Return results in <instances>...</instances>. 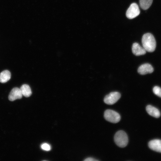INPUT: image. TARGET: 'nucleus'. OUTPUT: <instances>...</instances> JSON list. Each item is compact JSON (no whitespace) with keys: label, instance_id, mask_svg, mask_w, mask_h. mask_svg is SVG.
Masks as SVG:
<instances>
[{"label":"nucleus","instance_id":"7ed1b4c3","mask_svg":"<svg viewBox=\"0 0 161 161\" xmlns=\"http://www.w3.org/2000/svg\"><path fill=\"white\" fill-rule=\"evenodd\" d=\"M104 117L107 121L113 123L118 122L120 119V114L117 112L111 109H107L105 111Z\"/></svg>","mask_w":161,"mask_h":161},{"label":"nucleus","instance_id":"39448f33","mask_svg":"<svg viewBox=\"0 0 161 161\" xmlns=\"http://www.w3.org/2000/svg\"><path fill=\"white\" fill-rule=\"evenodd\" d=\"M120 97V93L117 92H112L105 96L104 101L106 104H113L119 100Z\"/></svg>","mask_w":161,"mask_h":161},{"label":"nucleus","instance_id":"423d86ee","mask_svg":"<svg viewBox=\"0 0 161 161\" xmlns=\"http://www.w3.org/2000/svg\"><path fill=\"white\" fill-rule=\"evenodd\" d=\"M154 70L151 64L146 63L140 66L138 69L137 72L140 74L144 75L151 73Z\"/></svg>","mask_w":161,"mask_h":161},{"label":"nucleus","instance_id":"ddd939ff","mask_svg":"<svg viewBox=\"0 0 161 161\" xmlns=\"http://www.w3.org/2000/svg\"><path fill=\"white\" fill-rule=\"evenodd\" d=\"M153 0H140V5L143 10L148 9L151 5Z\"/></svg>","mask_w":161,"mask_h":161},{"label":"nucleus","instance_id":"9b49d317","mask_svg":"<svg viewBox=\"0 0 161 161\" xmlns=\"http://www.w3.org/2000/svg\"><path fill=\"white\" fill-rule=\"evenodd\" d=\"M11 73L7 70H4L0 74V82L5 83L8 81L11 78Z\"/></svg>","mask_w":161,"mask_h":161},{"label":"nucleus","instance_id":"4468645a","mask_svg":"<svg viewBox=\"0 0 161 161\" xmlns=\"http://www.w3.org/2000/svg\"><path fill=\"white\" fill-rule=\"evenodd\" d=\"M153 92L154 94L161 97V88L158 86H155L153 88Z\"/></svg>","mask_w":161,"mask_h":161},{"label":"nucleus","instance_id":"1a4fd4ad","mask_svg":"<svg viewBox=\"0 0 161 161\" xmlns=\"http://www.w3.org/2000/svg\"><path fill=\"white\" fill-rule=\"evenodd\" d=\"M148 146L151 149L161 153V140L155 139L149 141Z\"/></svg>","mask_w":161,"mask_h":161},{"label":"nucleus","instance_id":"0eeeda50","mask_svg":"<svg viewBox=\"0 0 161 161\" xmlns=\"http://www.w3.org/2000/svg\"><path fill=\"white\" fill-rule=\"evenodd\" d=\"M22 95L20 89L15 87L12 89L9 96V100L11 101H13L17 99L22 98Z\"/></svg>","mask_w":161,"mask_h":161},{"label":"nucleus","instance_id":"f03ea898","mask_svg":"<svg viewBox=\"0 0 161 161\" xmlns=\"http://www.w3.org/2000/svg\"><path fill=\"white\" fill-rule=\"evenodd\" d=\"M114 140L118 146L123 148L126 147L128 143V138L126 133L123 131H117L114 136Z\"/></svg>","mask_w":161,"mask_h":161},{"label":"nucleus","instance_id":"f8f14e48","mask_svg":"<svg viewBox=\"0 0 161 161\" xmlns=\"http://www.w3.org/2000/svg\"><path fill=\"white\" fill-rule=\"evenodd\" d=\"M20 89L22 95L25 97H28L31 95V90L28 85L23 84L21 86Z\"/></svg>","mask_w":161,"mask_h":161},{"label":"nucleus","instance_id":"2eb2a0df","mask_svg":"<svg viewBox=\"0 0 161 161\" xmlns=\"http://www.w3.org/2000/svg\"><path fill=\"white\" fill-rule=\"evenodd\" d=\"M41 148L45 151H49L51 149L50 145L47 143H44L42 144L41 145Z\"/></svg>","mask_w":161,"mask_h":161},{"label":"nucleus","instance_id":"f257e3e1","mask_svg":"<svg viewBox=\"0 0 161 161\" xmlns=\"http://www.w3.org/2000/svg\"><path fill=\"white\" fill-rule=\"evenodd\" d=\"M142 42L143 47L149 52L154 51L156 47V42L153 35L148 33L144 34L143 36Z\"/></svg>","mask_w":161,"mask_h":161},{"label":"nucleus","instance_id":"6e6552de","mask_svg":"<svg viewBox=\"0 0 161 161\" xmlns=\"http://www.w3.org/2000/svg\"><path fill=\"white\" fill-rule=\"evenodd\" d=\"M132 50L133 54L136 56L144 55L146 52L144 48L141 47L137 43H134L133 44Z\"/></svg>","mask_w":161,"mask_h":161},{"label":"nucleus","instance_id":"9d476101","mask_svg":"<svg viewBox=\"0 0 161 161\" xmlns=\"http://www.w3.org/2000/svg\"><path fill=\"white\" fill-rule=\"evenodd\" d=\"M146 109L148 113L151 116L156 118H158L160 116V112L155 107L148 105L146 106Z\"/></svg>","mask_w":161,"mask_h":161},{"label":"nucleus","instance_id":"dca6fc26","mask_svg":"<svg viewBox=\"0 0 161 161\" xmlns=\"http://www.w3.org/2000/svg\"><path fill=\"white\" fill-rule=\"evenodd\" d=\"M85 161H97L98 160L92 157H88L86 158L84 160Z\"/></svg>","mask_w":161,"mask_h":161},{"label":"nucleus","instance_id":"20e7f679","mask_svg":"<svg viewBox=\"0 0 161 161\" xmlns=\"http://www.w3.org/2000/svg\"><path fill=\"white\" fill-rule=\"evenodd\" d=\"M140 12L138 5L136 3H132L126 11V16L129 19H132L138 16Z\"/></svg>","mask_w":161,"mask_h":161}]
</instances>
